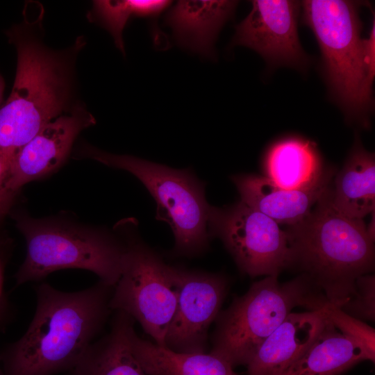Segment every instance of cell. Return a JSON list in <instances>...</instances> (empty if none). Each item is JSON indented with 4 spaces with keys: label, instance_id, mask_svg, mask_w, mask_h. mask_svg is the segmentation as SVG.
<instances>
[{
    "label": "cell",
    "instance_id": "obj_9",
    "mask_svg": "<svg viewBox=\"0 0 375 375\" xmlns=\"http://www.w3.org/2000/svg\"><path fill=\"white\" fill-rule=\"evenodd\" d=\"M209 238H219L243 273L276 276L290 267L286 231L274 220L242 201L224 208L210 206Z\"/></svg>",
    "mask_w": 375,
    "mask_h": 375
},
{
    "label": "cell",
    "instance_id": "obj_4",
    "mask_svg": "<svg viewBox=\"0 0 375 375\" xmlns=\"http://www.w3.org/2000/svg\"><path fill=\"white\" fill-rule=\"evenodd\" d=\"M360 2L306 0L301 2L302 21L312 31L322 55L330 94L345 117L369 126L372 86L365 64Z\"/></svg>",
    "mask_w": 375,
    "mask_h": 375
},
{
    "label": "cell",
    "instance_id": "obj_10",
    "mask_svg": "<svg viewBox=\"0 0 375 375\" xmlns=\"http://www.w3.org/2000/svg\"><path fill=\"white\" fill-rule=\"evenodd\" d=\"M174 269L179 290L165 347L179 353H205L208 331L221 311L228 281L220 274Z\"/></svg>",
    "mask_w": 375,
    "mask_h": 375
},
{
    "label": "cell",
    "instance_id": "obj_8",
    "mask_svg": "<svg viewBox=\"0 0 375 375\" xmlns=\"http://www.w3.org/2000/svg\"><path fill=\"white\" fill-rule=\"evenodd\" d=\"M123 233L126 253L110 307L138 321L155 344L165 347L179 290L174 266L165 264L157 253L128 230L124 229Z\"/></svg>",
    "mask_w": 375,
    "mask_h": 375
},
{
    "label": "cell",
    "instance_id": "obj_19",
    "mask_svg": "<svg viewBox=\"0 0 375 375\" xmlns=\"http://www.w3.org/2000/svg\"><path fill=\"white\" fill-rule=\"evenodd\" d=\"M133 354L146 375H238L224 360L210 353L172 351L131 335Z\"/></svg>",
    "mask_w": 375,
    "mask_h": 375
},
{
    "label": "cell",
    "instance_id": "obj_26",
    "mask_svg": "<svg viewBox=\"0 0 375 375\" xmlns=\"http://www.w3.org/2000/svg\"><path fill=\"white\" fill-rule=\"evenodd\" d=\"M133 15L154 17L160 14L171 3L167 0H128Z\"/></svg>",
    "mask_w": 375,
    "mask_h": 375
},
{
    "label": "cell",
    "instance_id": "obj_29",
    "mask_svg": "<svg viewBox=\"0 0 375 375\" xmlns=\"http://www.w3.org/2000/svg\"><path fill=\"white\" fill-rule=\"evenodd\" d=\"M4 81L2 76L0 75V108L3 99V90H4Z\"/></svg>",
    "mask_w": 375,
    "mask_h": 375
},
{
    "label": "cell",
    "instance_id": "obj_21",
    "mask_svg": "<svg viewBox=\"0 0 375 375\" xmlns=\"http://www.w3.org/2000/svg\"><path fill=\"white\" fill-rule=\"evenodd\" d=\"M91 19L103 26L113 38L116 47L125 53L122 32L127 22L133 15L128 0L94 1Z\"/></svg>",
    "mask_w": 375,
    "mask_h": 375
},
{
    "label": "cell",
    "instance_id": "obj_2",
    "mask_svg": "<svg viewBox=\"0 0 375 375\" xmlns=\"http://www.w3.org/2000/svg\"><path fill=\"white\" fill-rule=\"evenodd\" d=\"M41 16L7 32L17 63L11 93L0 108V152L10 160L47 124L69 110L75 60L85 44L78 38L67 49L47 47L36 31Z\"/></svg>",
    "mask_w": 375,
    "mask_h": 375
},
{
    "label": "cell",
    "instance_id": "obj_16",
    "mask_svg": "<svg viewBox=\"0 0 375 375\" xmlns=\"http://www.w3.org/2000/svg\"><path fill=\"white\" fill-rule=\"evenodd\" d=\"M265 176L279 187L308 190L332 181L335 170L324 167L315 142L298 136L275 142L264 160Z\"/></svg>",
    "mask_w": 375,
    "mask_h": 375
},
{
    "label": "cell",
    "instance_id": "obj_22",
    "mask_svg": "<svg viewBox=\"0 0 375 375\" xmlns=\"http://www.w3.org/2000/svg\"><path fill=\"white\" fill-rule=\"evenodd\" d=\"M328 319L344 335L360 345L367 360L374 362L375 331L374 328L343 312L339 307L328 303Z\"/></svg>",
    "mask_w": 375,
    "mask_h": 375
},
{
    "label": "cell",
    "instance_id": "obj_1",
    "mask_svg": "<svg viewBox=\"0 0 375 375\" xmlns=\"http://www.w3.org/2000/svg\"><path fill=\"white\" fill-rule=\"evenodd\" d=\"M112 290L100 280L72 292L40 283L26 331L0 352L3 375H56L70 370L104 326L112 310Z\"/></svg>",
    "mask_w": 375,
    "mask_h": 375
},
{
    "label": "cell",
    "instance_id": "obj_23",
    "mask_svg": "<svg viewBox=\"0 0 375 375\" xmlns=\"http://www.w3.org/2000/svg\"><path fill=\"white\" fill-rule=\"evenodd\" d=\"M347 315L360 320L375 319V277L369 274L358 276L353 294L339 307Z\"/></svg>",
    "mask_w": 375,
    "mask_h": 375
},
{
    "label": "cell",
    "instance_id": "obj_5",
    "mask_svg": "<svg viewBox=\"0 0 375 375\" xmlns=\"http://www.w3.org/2000/svg\"><path fill=\"white\" fill-rule=\"evenodd\" d=\"M329 303L305 275L285 283L267 276L253 283L217 317L211 354L233 367L247 365L258 348L292 310L302 306L318 310Z\"/></svg>",
    "mask_w": 375,
    "mask_h": 375
},
{
    "label": "cell",
    "instance_id": "obj_27",
    "mask_svg": "<svg viewBox=\"0 0 375 375\" xmlns=\"http://www.w3.org/2000/svg\"><path fill=\"white\" fill-rule=\"evenodd\" d=\"M375 24L374 18L371 26L369 35L364 38L365 47V64L366 66L368 78L373 84L375 76Z\"/></svg>",
    "mask_w": 375,
    "mask_h": 375
},
{
    "label": "cell",
    "instance_id": "obj_15",
    "mask_svg": "<svg viewBox=\"0 0 375 375\" xmlns=\"http://www.w3.org/2000/svg\"><path fill=\"white\" fill-rule=\"evenodd\" d=\"M238 2L226 0H181L168 11L165 24L178 46L207 58H215V44Z\"/></svg>",
    "mask_w": 375,
    "mask_h": 375
},
{
    "label": "cell",
    "instance_id": "obj_12",
    "mask_svg": "<svg viewBox=\"0 0 375 375\" xmlns=\"http://www.w3.org/2000/svg\"><path fill=\"white\" fill-rule=\"evenodd\" d=\"M95 124L80 105L47 124L11 160L7 185L15 194L24 185L58 169L78 134Z\"/></svg>",
    "mask_w": 375,
    "mask_h": 375
},
{
    "label": "cell",
    "instance_id": "obj_7",
    "mask_svg": "<svg viewBox=\"0 0 375 375\" xmlns=\"http://www.w3.org/2000/svg\"><path fill=\"white\" fill-rule=\"evenodd\" d=\"M83 153L103 165L131 173L144 184L156 201V218L166 222L173 231V255L194 256L208 249L210 206L205 197L204 183L192 172L92 147H85Z\"/></svg>",
    "mask_w": 375,
    "mask_h": 375
},
{
    "label": "cell",
    "instance_id": "obj_11",
    "mask_svg": "<svg viewBox=\"0 0 375 375\" xmlns=\"http://www.w3.org/2000/svg\"><path fill=\"white\" fill-rule=\"evenodd\" d=\"M248 15L235 27L231 46H243L259 53L272 67L304 71L310 59L299 39L301 2L253 0Z\"/></svg>",
    "mask_w": 375,
    "mask_h": 375
},
{
    "label": "cell",
    "instance_id": "obj_18",
    "mask_svg": "<svg viewBox=\"0 0 375 375\" xmlns=\"http://www.w3.org/2000/svg\"><path fill=\"white\" fill-rule=\"evenodd\" d=\"M335 208L342 214L362 219L375 211V157L356 135L342 169L335 173L330 189Z\"/></svg>",
    "mask_w": 375,
    "mask_h": 375
},
{
    "label": "cell",
    "instance_id": "obj_6",
    "mask_svg": "<svg viewBox=\"0 0 375 375\" xmlns=\"http://www.w3.org/2000/svg\"><path fill=\"white\" fill-rule=\"evenodd\" d=\"M17 226L26 240V254L15 275L16 286L63 269L90 271L112 287L118 281L126 246L109 232L25 216L17 219Z\"/></svg>",
    "mask_w": 375,
    "mask_h": 375
},
{
    "label": "cell",
    "instance_id": "obj_30",
    "mask_svg": "<svg viewBox=\"0 0 375 375\" xmlns=\"http://www.w3.org/2000/svg\"><path fill=\"white\" fill-rule=\"evenodd\" d=\"M0 375H3L0 359Z\"/></svg>",
    "mask_w": 375,
    "mask_h": 375
},
{
    "label": "cell",
    "instance_id": "obj_13",
    "mask_svg": "<svg viewBox=\"0 0 375 375\" xmlns=\"http://www.w3.org/2000/svg\"><path fill=\"white\" fill-rule=\"evenodd\" d=\"M290 312L247 363L248 375H281L315 342L328 322L327 307Z\"/></svg>",
    "mask_w": 375,
    "mask_h": 375
},
{
    "label": "cell",
    "instance_id": "obj_3",
    "mask_svg": "<svg viewBox=\"0 0 375 375\" xmlns=\"http://www.w3.org/2000/svg\"><path fill=\"white\" fill-rule=\"evenodd\" d=\"M330 189L306 219L288 226L286 232L290 267L307 276L330 303L340 307L353 294L356 278L374 270V241L363 219L335 208Z\"/></svg>",
    "mask_w": 375,
    "mask_h": 375
},
{
    "label": "cell",
    "instance_id": "obj_28",
    "mask_svg": "<svg viewBox=\"0 0 375 375\" xmlns=\"http://www.w3.org/2000/svg\"><path fill=\"white\" fill-rule=\"evenodd\" d=\"M371 219L368 224H366L367 226V231L371 238V239L374 241L375 239V215L374 211L372 212L371 214Z\"/></svg>",
    "mask_w": 375,
    "mask_h": 375
},
{
    "label": "cell",
    "instance_id": "obj_24",
    "mask_svg": "<svg viewBox=\"0 0 375 375\" xmlns=\"http://www.w3.org/2000/svg\"><path fill=\"white\" fill-rule=\"evenodd\" d=\"M8 243L0 241V332L3 331L13 317L12 306L4 287V272L9 256Z\"/></svg>",
    "mask_w": 375,
    "mask_h": 375
},
{
    "label": "cell",
    "instance_id": "obj_14",
    "mask_svg": "<svg viewBox=\"0 0 375 375\" xmlns=\"http://www.w3.org/2000/svg\"><path fill=\"white\" fill-rule=\"evenodd\" d=\"M231 179L240 201L279 225L288 226L306 219L332 183L328 182L308 190H290L278 186L265 176L241 174L231 176Z\"/></svg>",
    "mask_w": 375,
    "mask_h": 375
},
{
    "label": "cell",
    "instance_id": "obj_20",
    "mask_svg": "<svg viewBox=\"0 0 375 375\" xmlns=\"http://www.w3.org/2000/svg\"><path fill=\"white\" fill-rule=\"evenodd\" d=\"M364 360L362 347L328 319L312 345L281 375H340Z\"/></svg>",
    "mask_w": 375,
    "mask_h": 375
},
{
    "label": "cell",
    "instance_id": "obj_25",
    "mask_svg": "<svg viewBox=\"0 0 375 375\" xmlns=\"http://www.w3.org/2000/svg\"><path fill=\"white\" fill-rule=\"evenodd\" d=\"M10 162V158L0 152V219L8 211L15 195L7 185Z\"/></svg>",
    "mask_w": 375,
    "mask_h": 375
},
{
    "label": "cell",
    "instance_id": "obj_17",
    "mask_svg": "<svg viewBox=\"0 0 375 375\" xmlns=\"http://www.w3.org/2000/svg\"><path fill=\"white\" fill-rule=\"evenodd\" d=\"M134 322L115 311L108 333L89 346L67 375H146L132 350Z\"/></svg>",
    "mask_w": 375,
    "mask_h": 375
}]
</instances>
